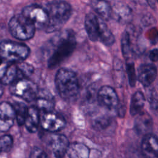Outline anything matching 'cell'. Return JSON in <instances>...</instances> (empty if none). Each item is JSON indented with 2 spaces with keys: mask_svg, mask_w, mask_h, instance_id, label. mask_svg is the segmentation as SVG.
<instances>
[{
  "mask_svg": "<svg viewBox=\"0 0 158 158\" xmlns=\"http://www.w3.org/2000/svg\"><path fill=\"white\" fill-rule=\"evenodd\" d=\"M50 42L52 52L48 60L49 68H54L59 65L72 54L77 45L75 35L71 30L60 31Z\"/></svg>",
  "mask_w": 158,
  "mask_h": 158,
  "instance_id": "cell-1",
  "label": "cell"
},
{
  "mask_svg": "<svg viewBox=\"0 0 158 158\" xmlns=\"http://www.w3.org/2000/svg\"><path fill=\"white\" fill-rule=\"evenodd\" d=\"M55 85L59 96L63 99L72 102L77 99L79 93V83L73 70L60 69L56 75Z\"/></svg>",
  "mask_w": 158,
  "mask_h": 158,
  "instance_id": "cell-2",
  "label": "cell"
},
{
  "mask_svg": "<svg viewBox=\"0 0 158 158\" xmlns=\"http://www.w3.org/2000/svg\"><path fill=\"white\" fill-rule=\"evenodd\" d=\"M44 8L48 15V24L45 30L48 33L60 29L70 19L72 12L70 5L62 1H49Z\"/></svg>",
  "mask_w": 158,
  "mask_h": 158,
  "instance_id": "cell-3",
  "label": "cell"
},
{
  "mask_svg": "<svg viewBox=\"0 0 158 158\" xmlns=\"http://www.w3.org/2000/svg\"><path fill=\"white\" fill-rule=\"evenodd\" d=\"M30 54L29 48L25 44L4 40L0 43V54L7 63L22 62Z\"/></svg>",
  "mask_w": 158,
  "mask_h": 158,
  "instance_id": "cell-4",
  "label": "cell"
},
{
  "mask_svg": "<svg viewBox=\"0 0 158 158\" xmlns=\"http://www.w3.org/2000/svg\"><path fill=\"white\" fill-rule=\"evenodd\" d=\"M9 28L11 35L20 40L31 39L35 34L36 28L33 23L22 14L13 16L9 22Z\"/></svg>",
  "mask_w": 158,
  "mask_h": 158,
  "instance_id": "cell-5",
  "label": "cell"
},
{
  "mask_svg": "<svg viewBox=\"0 0 158 158\" xmlns=\"http://www.w3.org/2000/svg\"><path fill=\"white\" fill-rule=\"evenodd\" d=\"M10 91L12 94L27 102H31L36 99L39 90L32 81L28 78H22L11 84Z\"/></svg>",
  "mask_w": 158,
  "mask_h": 158,
  "instance_id": "cell-6",
  "label": "cell"
},
{
  "mask_svg": "<svg viewBox=\"0 0 158 158\" xmlns=\"http://www.w3.org/2000/svg\"><path fill=\"white\" fill-rule=\"evenodd\" d=\"M22 14L33 23L36 29L46 30L48 24V15L44 7L38 4L27 6L22 9Z\"/></svg>",
  "mask_w": 158,
  "mask_h": 158,
  "instance_id": "cell-7",
  "label": "cell"
},
{
  "mask_svg": "<svg viewBox=\"0 0 158 158\" xmlns=\"http://www.w3.org/2000/svg\"><path fill=\"white\" fill-rule=\"evenodd\" d=\"M40 123L42 128L44 130L49 132L60 131L66 125V121L64 117L54 110L43 112L40 118Z\"/></svg>",
  "mask_w": 158,
  "mask_h": 158,
  "instance_id": "cell-8",
  "label": "cell"
},
{
  "mask_svg": "<svg viewBox=\"0 0 158 158\" xmlns=\"http://www.w3.org/2000/svg\"><path fill=\"white\" fill-rule=\"evenodd\" d=\"M48 145L56 158H63L70 145L67 138L62 134H52L49 137Z\"/></svg>",
  "mask_w": 158,
  "mask_h": 158,
  "instance_id": "cell-9",
  "label": "cell"
},
{
  "mask_svg": "<svg viewBox=\"0 0 158 158\" xmlns=\"http://www.w3.org/2000/svg\"><path fill=\"white\" fill-rule=\"evenodd\" d=\"M97 100L99 104L107 109L115 108L118 102L117 94L114 89L109 86H103L98 90Z\"/></svg>",
  "mask_w": 158,
  "mask_h": 158,
  "instance_id": "cell-10",
  "label": "cell"
},
{
  "mask_svg": "<svg viewBox=\"0 0 158 158\" xmlns=\"http://www.w3.org/2000/svg\"><path fill=\"white\" fill-rule=\"evenodd\" d=\"M15 112L12 105L7 102L0 103V131H8L14 125Z\"/></svg>",
  "mask_w": 158,
  "mask_h": 158,
  "instance_id": "cell-11",
  "label": "cell"
},
{
  "mask_svg": "<svg viewBox=\"0 0 158 158\" xmlns=\"http://www.w3.org/2000/svg\"><path fill=\"white\" fill-rule=\"evenodd\" d=\"M157 74V68L153 64H143L138 69L137 78L144 86L147 87L155 80Z\"/></svg>",
  "mask_w": 158,
  "mask_h": 158,
  "instance_id": "cell-12",
  "label": "cell"
},
{
  "mask_svg": "<svg viewBox=\"0 0 158 158\" xmlns=\"http://www.w3.org/2000/svg\"><path fill=\"white\" fill-rule=\"evenodd\" d=\"M85 27L90 40L97 41L99 40L100 30L99 19L93 13H88L85 16Z\"/></svg>",
  "mask_w": 158,
  "mask_h": 158,
  "instance_id": "cell-13",
  "label": "cell"
},
{
  "mask_svg": "<svg viewBox=\"0 0 158 158\" xmlns=\"http://www.w3.org/2000/svg\"><path fill=\"white\" fill-rule=\"evenodd\" d=\"M143 154L148 158H153L158 154V138L153 134L144 136L141 142Z\"/></svg>",
  "mask_w": 158,
  "mask_h": 158,
  "instance_id": "cell-14",
  "label": "cell"
},
{
  "mask_svg": "<svg viewBox=\"0 0 158 158\" xmlns=\"http://www.w3.org/2000/svg\"><path fill=\"white\" fill-rule=\"evenodd\" d=\"M153 125L152 119L151 115L144 112L138 114L135 120V129L139 134H144V135L150 133Z\"/></svg>",
  "mask_w": 158,
  "mask_h": 158,
  "instance_id": "cell-15",
  "label": "cell"
},
{
  "mask_svg": "<svg viewBox=\"0 0 158 158\" xmlns=\"http://www.w3.org/2000/svg\"><path fill=\"white\" fill-rule=\"evenodd\" d=\"M36 107L42 110L43 112L54 110L55 101L53 96L46 91H39L35 99Z\"/></svg>",
  "mask_w": 158,
  "mask_h": 158,
  "instance_id": "cell-16",
  "label": "cell"
},
{
  "mask_svg": "<svg viewBox=\"0 0 158 158\" xmlns=\"http://www.w3.org/2000/svg\"><path fill=\"white\" fill-rule=\"evenodd\" d=\"M40 123V117L37 107L36 106H31L28 107L24 122V125L27 130L30 133L36 132L38 130Z\"/></svg>",
  "mask_w": 158,
  "mask_h": 158,
  "instance_id": "cell-17",
  "label": "cell"
},
{
  "mask_svg": "<svg viewBox=\"0 0 158 158\" xmlns=\"http://www.w3.org/2000/svg\"><path fill=\"white\" fill-rule=\"evenodd\" d=\"M114 15L116 20L122 23H128L132 17L131 9L126 4L118 2L112 8V14Z\"/></svg>",
  "mask_w": 158,
  "mask_h": 158,
  "instance_id": "cell-18",
  "label": "cell"
},
{
  "mask_svg": "<svg viewBox=\"0 0 158 158\" xmlns=\"http://www.w3.org/2000/svg\"><path fill=\"white\" fill-rule=\"evenodd\" d=\"M69 158H89V149L83 143L70 144L66 154Z\"/></svg>",
  "mask_w": 158,
  "mask_h": 158,
  "instance_id": "cell-19",
  "label": "cell"
},
{
  "mask_svg": "<svg viewBox=\"0 0 158 158\" xmlns=\"http://www.w3.org/2000/svg\"><path fill=\"white\" fill-rule=\"evenodd\" d=\"M91 6L102 20H108L112 16V7L105 1H93Z\"/></svg>",
  "mask_w": 158,
  "mask_h": 158,
  "instance_id": "cell-20",
  "label": "cell"
},
{
  "mask_svg": "<svg viewBox=\"0 0 158 158\" xmlns=\"http://www.w3.org/2000/svg\"><path fill=\"white\" fill-rule=\"evenodd\" d=\"M145 103V98L141 91L135 93L131 98L130 112L132 116H135L141 112Z\"/></svg>",
  "mask_w": 158,
  "mask_h": 158,
  "instance_id": "cell-21",
  "label": "cell"
},
{
  "mask_svg": "<svg viewBox=\"0 0 158 158\" xmlns=\"http://www.w3.org/2000/svg\"><path fill=\"white\" fill-rule=\"evenodd\" d=\"M19 79L20 75L16 63L9 65L3 76L0 79V81L4 85H7L12 84Z\"/></svg>",
  "mask_w": 158,
  "mask_h": 158,
  "instance_id": "cell-22",
  "label": "cell"
},
{
  "mask_svg": "<svg viewBox=\"0 0 158 158\" xmlns=\"http://www.w3.org/2000/svg\"><path fill=\"white\" fill-rule=\"evenodd\" d=\"M100 30L99 41L106 46H111L115 42V37L103 20L99 19Z\"/></svg>",
  "mask_w": 158,
  "mask_h": 158,
  "instance_id": "cell-23",
  "label": "cell"
},
{
  "mask_svg": "<svg viewBox=\"0 0 158 158\" xmlns=\"http://www.w3.org/2000/svg\"><path fill=\"white\" fill-rule=\"evenodd\" d=\"M121 47L123 56L126 59H129L132 56L133 49H131V36L130 33L125 30L122 36L121 39Z\"/></svg>",
  "mask_w": 158,
  "mask_h": 158,
  "instance_id": "cell-24",
  "label": "cell"
},
{
  "mask_svg": "<svg viewBox=\"0 0 158 158\" xmlns=\"http://www.w3.org/2000/svg\"><path fill=\"white\" fill-rule=\"evenodd\" d=\"M14 108L15 112V118L17 123L19 125L24 124L28 107L22 102H16Z\"/></svg>",
  "mask_w": 158,
  "mask_h": 158,
  "instance_id": "cell-25",
  "label": "cell"
},
{
  "mask_svg": "<svg viewBox=\"0 0 158 158\" xmlns=\"http://www.w3.org/2000/svg\"><path fill=\"white\" fill-rule=\"evenodd\" d=\"M17 64L19 72L20 79L27 78L33 72V67L30 64L21 62L17 63Z\"/></svg>",
  "mask_w": 158,
  "mask_h": 158,
  "instance_id": "cell-26",
  "label": "cell"
},
{
  "mask_svg": "<svg viewBox=\"0 0 158 158\" xmlns=\"http://www.w3.org/2000/svg\"><path fill=\"white\" fill-rule=\"evenodd\" d=\"M126 70L128 75L129 84L131 87L135 86L136 81V75L134 63L131 61L127 62Z\"/></svg>",
  "mask_w": 158,
  "mask_h": 158,
  "instance_id": "cell-27",
  "label": "cell"
},
{
  "mask_svg": "<svg viewBox=\"0 0 158 158\" xmlns=\"http://www.w3.org/2000/svg\"><path fill=\"white\" fill-rule=\"evenodd\" d=\"M13 145V139L10 135H6L0 137V151L9 152Z\"/></svg>",
  "mask_w": 158,
  "mask_h": 158,
  "instance_id": "cell-28",
  "label": "cell"
},
{
  "mask_svg": "<svg viewBox=\"0 0 158 158\" xmlns=\"http://www.w3.org/2000/svg\"><path fill=\"white\" fill-rule=\"evenodd\" d=\"M148 101L150 107L154 110L158 108V94L154 88H151L148 91Z\"/></svg>",
  "mask_w": 158,
  "mask_h": 158,
  "instance_id": "cell-29",
  "label": "cell"
},
{
  "mask_svg": "<svg viewBox=\"0 0 158 158\" xmlns=\"http://www.w3.org/2000/svg\"><path fill=\"white\" fill-rule=\"evenodd\" d=\"M110 123V118L102 116L96 118L93 122V127L98 130H102L107 127Z\"/></svg>",
  "mask_w": 158,
  "mask_h": 158,
  "instance_id": "cell-30",
  "label": "cell"
},
{
  "mask_svg": "<svg viewBox=\"0 0 158 158\" xmlns=\"http://www.w3.org/2000/svg\"><path fill=\"white\" fill-rule=\"evenodd\" d=\"M30 158H49L46 153L41 148H33L30 152Z\"/></svg>",
  "mask_w": 158,
  "mask_h": 158,
  "instance_id": "cell-31",
  "label": "cell"
},
{
  "mask_svg": "<svg viewBox=\"0 0 158 158\" xmlns=\"http://www.w3.org/2000/svg\"><path fill=\"white\" fill-rule=\"evenodd\" d=\"M8 66V63L3 59V57L0 54V79L3 76Z\"/></svg>",
  "mask_w": 158,
  "mask_h": 158,
  "instance_id": "cell-32",
  "label": "cell"
},
{
  "mask_svg": "<svg viewBox=\"0 0 158 158\" xmlns=\"http://www.w3.org/2000/svg\"><path fill=\"white\" fill-rule=\"evenodd\" d=\"M149 57L152 62H156L158 60V49L155 48L152 49L149 52Z\"/></svg>",
  "mask_w": 158,
  "mask_h": 158,
  "instance_id": "cell-33",
  "label": "cell"
},
{
  "mask_svg": "<svg viewBox=\"0 0 158 158\" xmlns=\"http://www.w3.org/2000/svg\"><path fill=\"white\" fill-rule=\"evenodd\" d=\"M4 93V88L2 86V83L0 81V98L2 96Z\"/></svg>",
  "mask_w": 158,
  "mask_h": 158,
  "instance_id": "cell-34",
  "label": "cell"
}]
</instances>
